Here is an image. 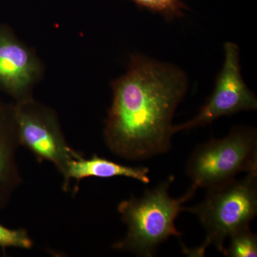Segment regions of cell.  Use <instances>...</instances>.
<instances>
[{"label": "cell", "instance_id": "cell-1", "mask_svg": "<svg viewBox=\"0 0 257 257\" xmlns=\"http://www.w3.org/2000/svg\"><path fill=\"white\" fill-rule=\"evenodd\" d=\"M188 87L183 71L133 55L126 73L112 82L106 146L125 160H147L170 151L174 114Z\"/></svg>", "mask_w": 257, "mask_h": 257}, {"label": "cell", "instance_id": "cell-2", "mask_svg": "<svg viewBox=\"0 0 257 257\" xmlns=\"http://www.w3.org/2000/svg\"><path fill=\"white\" fill-rule=\"evenodd\" d=\"M174 180L175 177H169L155 188L147 189L143 197L120 202L118 211L127 231L122 239L113 245L115 250L152 257L171 236H182L175 220L184 211V203L192 199L198 188L192 184L184 195L175 199L169 193Z\"/></svg>", "mask_w": 257, "mask_h": 257}, {"label": "cell", "instance_id": "cell-3", "mask_svg": "<svg viewBox=\"0 0 257 257\" xmlns=\"http://www.w3.org/2000/svg\"><path fill=\"white\" fill-rule=\"evenodd\" d=\"M204 200L184 211L195 214L206 233L205 240L195 248L182 245L187 256L202 257L210 246L222 252L230 235L249 226L257 214V173H246L243 178L207 189Z\"/></svg>", "mask_w": 257, "mask_h": 257}, {"label": "cell", "instance_id": "cell-4", "mask_svg": "<svg viewBox=\"0 0 257 257\" xmlns=\"http://www.w3.org/2000/svg\"><path fill=\"white\" fill-rule=\"evenodd\" d=\"M242 172L257 173V133L250 126H236L224 138L198 145L186 165L197 188L224 184Z\"/></svg>", "mask_w": 257, "mask_h": 257}, {"label": "cell", "instance_id": "cell-5", "mask_svg": "<svg viewBox=\"0 0 257 257\" xmlns=\"http://www.w3.org/2000/svg\"><path fill=\"white\" fill-rule=\"evenodd\" d=\"M13 116L20 146L40 162L52 164L64 176L69 162L82 157L67 143L55 111L31 97L17 101Z\"/></svg>", "mask_w": 257, "mask_h": 257}, {"label": "cell", "instance_id": "cell-6", "mask_svg": "<svg viewBox=\"0 0 257 257\" xmlns=\"http://www.w3.org/2000/svg\"><path fill=\"white\" fill-rule=\"evenodd\" d=\"M224 52V65L216 79L212 95L194 118L183 124L174 125L175 134L211 124L221 116L257 109L256 96L241 77L239 47L233 42H226Z\"/></svg>", "mask_w": 257, "mask_h": 257}, {"label": "cell", "instance_id": "cell-7", "mask_svg": "<svg viewBox=\"0 0 257 257\" xmlns=\"http://www.w3.org/2000/svg\"><path fill=\"white\" fill-rule=\"evenodd\" d=\"M41 72L35 54L10 29L0 25V90L17 101L30 97V89Z\"/></svg>", "mask_w": 257, "mask_h": 257}, {"label": "cell", "instance_id": "cell-8", "mask_svg": "<svg viewBox=\"0 0 257 257\" xmlns=\"http://www.w3.org/2000/svg\"><path fill=\"white\" fill-rule=\"evenodd\" d=\"M19 146L13 106L0 102V209L6 206L22 181L16 161Z\"/></svg>", "mask_w": 257, "mask_h": 257}, {"label": "cell", "instance_id": "cell-9", "mask_svg": "<svg viewBox=\"0 0 257 257\" xmlns=\"http://www.w3.org/2000/svg\"><path fill=\"white\" fill-rule=\"evenodd\" d=\"M149 173L150 170L145 167L120 165L95 155L89 159L81 157L69 162L63 177V189L67 190L71 179L79 182L89 177L107 179L123 177L136 179L144 184H149L150 182Z\"/></svg>", "mask_w": 257, "mask_h": 257}, {"label": "cell", "instance_id": "cell-10", "mask_svg": "<svg viewBox=\"0 0 257 257\" xmlns=\"http://www.w3.org/2000/svg\"><path fill=\"white\" fill-rule=\"evenodd\" d=\"M229 243L222 253L228 257L257 256V236L249 226L236 230L229 237Z\"/></svg>", "mask_w": 257, "mask_h": 257}, {"label": "cell", "instance_id": "cell-11", "mask_svg": "<svg viewBox=\"0 0 257 257\" xmlns=\"http://www.w3.org/2000/svg\"><path fill=\"white\" fill-rule=\"evenodd\" d=\"M141 8L163 15L171 20L183 16L187 7L181 0H130Z\"/></svg>", "mask_w": 257, "mask_h": 257}, {"label": "cell", "instance_id": "cell-12", "mask_svg": "<svg viewBox=\"0 0 257 257\" xmlns=\"http://www.w3.org/2000/svg\"><path fill=\"white\" fill-rule=\"evenodd\" d=\"M33 245V241L26 230L10 229L0 224V247L31 249Z\"/></svg>", "mask_w": 257, "mask_h": 257}]
</instances>
